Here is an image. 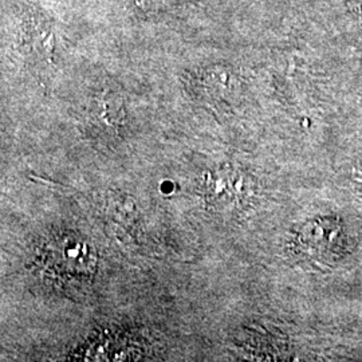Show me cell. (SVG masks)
<instances>
[{
  "label": "cell",
  "instance_id": "6da1fadb",
  "mask_svg": "<svg viewBox=\"0 0 362 362\" xmlns=\"http://www.w3.org/2000/svg\"><path fill=\"white\" fill-rule=\"evenodd\" d=\"M35 266L52 285L79 287L93 279L97 270V254L90 242L77 233H54L39 247Z\"/></svg>",
  "mask_w": 362,
  "mask_h": 362
}]
</instances>
